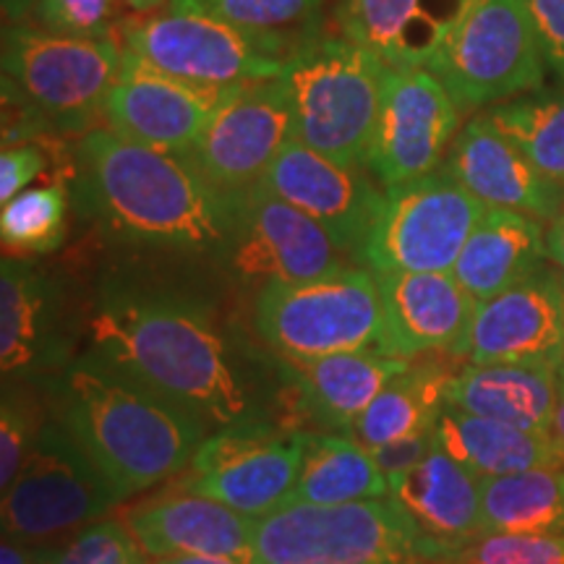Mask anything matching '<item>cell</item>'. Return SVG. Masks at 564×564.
I'll list each match as a JSON object with an SVG mask.
<instances>
[{
  "instance_id": "cell-39",
  "label": "cell",
  "mask_w": 564,
  "mask_h": 564,
  "mask_svg": "<svg viewBox=\"0 0 564 564\" xmlns=\"http://www.w3.org/2000/svg\"><path fill=\"white\" fill-rule=\"evenodd\" d=\"M45 171V152L32 141L3 147L0 154V202L9 204L30 188V183Z\"/></svg>"
},
{
  "instance_id": "cell-33",
  "label": "cell",
  "mask_w": 564,
  "mask_h": 564,
  "mask_svg": "<svg viewBox=\"0 0 564 564\" xmlns=\"http://www.w3.org/2000/svg\"><path fill=\"white\" fill-rule=\"evenodd\" d=\"M324 0H171V9L204 13L293 58L316 37Z\"/></svg>"
},
{
  "instance_id": "cell-40",
  "label": "cell",
  "mask_w": 564,
  "mask_h": 564,
  "mask_svg": "<svg viewBox=\"0 0 564 564\" xmlns=\"http://www.w3.org/2000/svg\"><path fill=\"white\" fill-rule=\"evenodd\" d=\"M436 449V426L429 429V432L408 436V440L384 444V447H373L371 455L377 460L379 470L394 489L403 478L411 474L415 465H421Z\"/></svg>"
},
{
  "instance_id": "cell-1",
  "label": "cell",
  "mask_w": 564,
  "mask_h": 564,
  "mask_svg": "<svg viewBox=\"0 0 564 564\" xmlns=\"http://www.w3.org/2000/svg\"><path fill=\"white\" fill-rule=\"evenodd\" d=\"M87 356L207 426L251 419V400L220 329L175 293L112 285L91 308Z\"/></svg>"
},
{
  "instance_id": "cell-19",
  "label": "cell",
  "mask_w": 564,
  "mask_h": 564,
  "mask_svg": "<svg viewBox=\"0 0 564 564\" xmlns=\"http://www.w3.org/2000/svg\"><path fill=\"white\" fill-rule=\"evenodd\" d=\"M70 337L63 288L51 270L32 259L0 262V369L3 379H32L66 369Z\"/></svg>"
},
{
  "instance_id": "cell-5",
  "label": "cell",
  "mask_w": 564,
  "mask_h": 564,
  "mask_svg": "<svg viewBox=\"0 0 564 564\" xmlns=\"http://www.w3.org/2000/svg\"><path fill=\"white\" fill-rule=\"evenodd\" d=\"M392 68L348 37H314L291 58L285 82L293 139L343 165L366 167Z\"/></svg>"
},
{
  "instance_id": "cell-45",
  "label": "cell",
  "mask_w": 564,
  "mask_h": 564,
  "mask_svg": "<svg viewBox=\"0 0 564 564\" xmlns=\"http://www.w3.org/2000/svg\"><path fill=\"white\" fill-rule=\"evenodd\" d=\"M123 3L137 13H152V11L162 9L165 3H171V0H123Z\"/></svg>"
},
{
  "instance_id": "cell-8",
  "label": "cell",
  "mask_w": 564,
  "mask_h": 564,
  "mask_svg": "<svg viewBox=\"0 0 564 564\" xmlns=\"http://www.w3.org/2000/svg\"><path fill=\"white\" fill-rule=\"evenodd\" d=\"M123 499L63 421L42 423L3 494V535L30 546H63Z\"/></svg>"
},
{
  "instance_id": "cell-37",
  "label": "cell",
  "mask_w": 564,
  "mask_h": 564,
  "mask_svg": "<svg viewBox=\"0 0 564 564\" xmlns=\"http://www.w3.org/2000/svg\"><path fill=\"white\" fill-rule=\"evenodd\" d=\"M118 3L123 0H37V26L66 37L116 40Z\"/></svg>"
},
{
  "instance_id": "cell-38",
  "label": "cell",
  "mask_w": 564,
  "mask_h": 564,
  "mask_svg": "<svg viewBox=\"0 0 564 564\" xmlns=\"http://www.w3.org/2000/svg\"><path fill=\"white\" fill-rule=\"evenodd\" d=\"M37 432L40 426L34 423L32 408L21 403V398L11 394L6 387L3 408H0V489L3 494L17 481Z\"/></svg>"
},
{
  "instance_id": "cell-7",
  "label": "cell",
  "mask_w": 564,
  "mask_h": 564,
  "mask_svg": "<svg viewBox=\"0 0 564 564\" xmlns=\"http://www.w3.org/2000/svg\"><path fill=\"white\" fill-rule=\"evenodd\" d=\"M253 327L288 361L384 352L382 295L373 272L340 270L303 282H272L253 303Z\"/></svg>"
},
{
  "instance_id": "cell-12",
  "label": "cell",
  "mask_w": 564,
  "mask_h": 564,
  "mask_svg": "<svg viewBox=\"0 0 564 564\" xmlns=\"http://www.w3.org/2000/svg\"><path fill=\"white\" fill-rule=\"evenodd\" d=\"M306 432H288L259 419H243L207 436L181 489L215 499L249 518H264L288 502L299 481Z\"/></svg>"
},
{
  "instance_id": "cell-14",
  "label": "cell",
  "mask_w": 564,
  "mask_h": 564,
  "mask_svg": "<svg viewBox=\"0 0 564 564\" xmlns=\"http://www.w3.org/2000/svg\"><path fill=\"white\" fill-rule=\"evenodd\" d=\"M460 121V105L432 70L392 68L366 171L384 188L440 171Z\"/></svg>"
},
{
  "instance_id": "cell-31",
  "label": "cell",
  "mask_w": 564,
  "mask_h": 564,
  "mask_svg": "<svg viewBox=\"0 0 564 564\" xmlns=\"http://www.w3.org/2000/svg\"><path fill=\"white\" fill-rule=\"evenodd\" d=\"M484 533L564 535V468L481 478Z\"/></svg>"
},
{
  "instance_id": "cell-2",
  "label": "cell",
  "mask_w": 564,
  "mask_h": 564,
  "mask_svg": "<svg viewBox=\"0 0 564 564\" xmlns=\"http://www.w3.org/2000/svg\"><path fill=\"white\" fill-rule=\"evenodd\" d=\"M70 183L79 207L112 238L217 257L228 246L230 204L188 154L97 126L76 141Z\"/></svg>"
},
{
  "instance_id": "cell-28",
  "label": "cell",
  "mask_w": 564,
  "mask_h": 564,
  "mask_svg": "<svg viewBox=\"0 0 564 564\" xmlns=\"http://www.w3.org/2000/svg\"><path fill=\"white\" fill-rule=\"evenodd\" d=\"M544 259V223L520 212L486 209L465 241L453 274L476 301H486L533 274Z\"/></svg>"
},
{
  "instance_id": "cell-25",
  "label": "cell",
  "mask_w": 564,
  "mask_h": 564,
  "mask_svg": "<svg viewBox=\"0 0 564 564\" xmlns=\"http://www.w3.org/2000/svg\"><path fill=\"white\" fill-rule=\"evenodd\" d=\"M411 361L379 350L337 352V356L288 361L282 358V377L299 394L303 415L329 432H350L373 400Z\"/></svg>"
},
{
  "instance_id": "cell-22",
  "label": "cell",
  "mask_w": 564,
  "mask_h": 564,
  "mask_svg": "<svg viewBox=\"0 0 564 564\" xmlns=\"http://www.w3.org/2000/svg\"><path fill=\"white\" fill-rule=\"evenodd\" d=\"M121 520L150 560L192 554L253 564L257 520L202 494L183 491L154 499L126 510Z\"/></svg>"
},
{
  "instance_id": "cell-6",
  "label": "cell",
  "mask_w": 564,
  "mask_h": 564,
  "mask_svg": "<svg viewBox=\"0 0 564 564\" xmlns=\"http://www.w3.org/2000/svg\"><path fill=\"white\" fill-rule=\"evenodd\" d=\"M253 564H432L394 499L285 502L253 523Z\"/></svg>"
},
{
  "instance_id": "cell-24",
  "label": "cell",
  "mask_w": 564,
  "mask_h": 564,
  "mask_svg": "<svg viewBox=\"0 0 564 564\" xmlns=\"http://www.w3.org/2000/svg\"><path fill=\"white\" fill-rule=\"evenodd\" d=\"M392 499L419 531L432 564L484 533L481 478L442 453L440 444L394 486Z\"/></svg>"
},
{
  "instance_id": "cell-13",
  "label": "cell",
  "mask_w": 564,
  "mask_h": 564,
  "mask_svg": "<svg viewBox=\"0 0 564 564\" xmlns=\"http://www.w3.org/2000/svg\"><path fill=\"white\" fill-rule=\"evenodd\" d=\"M230 238L223 259L238 280L259 285L303 282L348 270L329 232L264 183L228 196Z\"/></svg>"
},
{
  "instance_id": "cell-46",
  "label": "cell",
  "mask_w": 564,
  "mask_h": 564,
  "mask_svg": "<svg viewBox=\"0 0 564 564\" xmlns=\"http://www.w3.org/2000/svg\"><path fill=\"white\" fill-rule=\"evenodd\" d=\"M554 436L564 447V390L560 392V403H556V413H554Z\"/></svg>"
},
{
  "instance_id": "cell-15",
  "label": "cell",
  "mask_w": 564,
  "mask_h": 564,
  "mask_svg": "<svg viewBox=\"0 0 564 564\" xmlns=\"http://www.w3.org/2000/svg\"><path fill=\"white\" fill-rule=\"evenodd\" d=\"M293 139V102L285 76L249 84L215 112L188 152L217 194L236 196L264 183Z\"/></svg>"
},
{
  "instance_id": "cell-9",
  "label": "cell",
  "mask_w": 564,
  "mask_h": 564,
  "mask_svg": "<svg viewBox=\"0 0 564 564\" xmlns=\"http://www.w3.org/2000/svg\"><path fill=\"white\" fill-rule=\"evenodd\" d=\"M546 55L523 0H474L429 70L463 112L544 87Z\"/></svg>"
},
{
  "instance_id": "cell-4",
  "label": "cell",
  "mask_w": 564,
  "mask_h": 564,
  "mask_svg": "<svg viewBox=\"0 0 564 564\" xmlns=\"http://www.w3.org/2000/svg\"><path fill=\"white\" fill-rule=\"evenodd\" d=\"M123 66L121 40H82L11 24L3 30V147L34 133H89Z\"/></svg>"
},
{
  "instance_id": "cell-43",
  "label": "cell",
  "mask_w": 564,
  "mask_h": 564,
  "mask_svg": "<svg viewBox=\"0 0 564 564\" xmlns=\"http://www.w3.org/2000/svg\"><path fill=\"white\" fill-rule=\"evenodd\" d=\"M34 6H37V0H3V17L19 24L26 13L34 11Z\"/></svg>"
},
{
  "instance_id": "cell-3",
  "label": "cell",
  "mask_w": 564,
  "mask_h": 564,
  "mask_svg": "<svg viewBox=\"0 0 564 564\" xmlns=\"http://www.w3.org/2000/svg\"><path fill=\"white\" fill-rule=\"evenodd\" d=\"M61 421L126 499L183 474L209 426L82 356L63 369Z\"/></svg>"
},
{
  "instance_id": "cell-34",
  "label": "cell",
  "mask_w": 564,
  "mask_h": 564,
  "mask_svg": "<svg viewBox=\"0 0 564 564\" xmlns=\"http://www.w3.org/2000/svg\"><path fill=\"white\" fill-rule=\"evenodd\" d=\"M68 188L63 183L26 188L0 212L6 257L32 259L58 249L66 238Z\"/></svg>"
},
{
  "instance_id": "cell-16",
  "label": "cell",
  "mask_w": 564,
  "mask_h": 564,
  "mask_svg": "<svg viewBox=\"0 0 564 564\" xmlns=\"http://www.w3.org/2000/svg\"><path fill=\"white\" fill-rule=\"evenodd\" d=\"M241 89L183 82L123 51L121 76L112 84L102 121L139 144L188 154L215 112Z\"/></svg>"
},
{
  "instance_id": "cell-44",
  "label": "cell",
  "mask_w": 564,
  "mask_h": 564,
  "mask_svg": "<svg viewBox=\"0 0 564 564\" xmlns=\"http://www.w3.org/2000/svg\"><path fill=\"white\" fill-rule=\"evenodd\" d=\"M154 564H243V562L223 560V556H192V554H181V556H167V560H158Z\"/></svg>"
},
{
  "instance_id": "cell-41",
  "label": "cell",
  "mask_w": 564,
  "mask_h": 564,
  "mask_svg": "<svg viewBox=\"0 0 564 564\" xmlns=\"http://www.w3.org/2000/svg\"><path fill=\"white\" fill-rule=\"evenodd\" d=\"M544 47L549 68L564 84V0H523Z\"/></svg>"
},
{
  "instance_id": "cell-23",
  "label": "cell",
  "mask_w": 564,
  "mask_h": 564,
  "mask_svg": "<svg viewBox=\"0 0 564 564\" xmlns=\"http://www.w3.org/2000/svg\"><path fill=\"white\" fill-rule=\"evenodd\" d=\"M474 0H343L335 17L343 37L379 55L394 70L429 68Z\"/></svg>"
},
{
  "instance_id": "cell-26",
  "label": "cell",
  "mask_w": 564,
  "mask_h": 564,
  "mask_svg": "<svg viewBox=\"0 0 564 564\" xmlns=\"http://www.w3.org/2000/svg\"><path fill=\"white\" fill-rule=\"evenodd\" d=\"M562 364H468L449 379L447 405L525 432L554 434Z\"/></svg>"
},
{
  "instance_id": "cell-42",
  "label": "cell",
  "mask_w": 564,
  "mask_h": 564,
  "mask_svg": "<svg viewBox=\"0 0 564 564\" xmlns=\"http://www.w3.org/2000/svg\"><path fill=\"white\" fill-rule=\"evenodd\" d=\"M546 259L564 270V207L552 223L546 225Z\"/></svg>"
},
{
  "instance_id": "cell-36",
  "label": "cell",
  "mask_w": 564,
  "mask_h": 564,
  "mask_svg": "<svg viewBox=\"0 0 564 564\" xmlns=\"http://www.w3.org/2000/svg\"><path fill=\"white\" fill-rule=\"evenodd\" d=\"M436 564H564V535L481 533Z\"/></svg>"
},
{
  "instance_id": "cell-27",
  "label": "cell",
  "mask_w": 564,
  "mask_h": 564,
  "mask_svg": "<svg viewBox=\"0 0 564 564\" xmlns=\"http://www.w3.org/2000/svg\"><path fill=\"white\" fill-rule=\"evenodd\" d=\"M436 444L476 478L564 468V447L554 434L525 432L510 423L481 419L444 405L436 421Z\"/></svg>"
},
{
  "instance_id": "cell-21",
  "label": "cell",
  "mask_w": 564,
  "mask_h": 564,
  "mask_svg": "<svg viewBox=\"0 0 564 564\" xmlns=\"http://www.w3.org/2000/svg\"><path fill=\"white\" fill-rule=\"evenodd\" d=\"M486 209H510L552 223L564 194L535 171L531 160L494 126L486 112L457 131L444 165Z\"/></svg>"
},
{
  "instance_id": "cell-17",
  "label": "cell",
  "mask_w": 564,
  "mask_h": 564,
  "mask_svg": "<svg viewBox=\"0 0 564 564\" xmlns=\"http://www.w3.org/2000/svg\"><path fill=\"white\" fill-rule=\"evenodd\" d=\"M264 186L322 225L340 251L364 262L384 199V192L373 186L366 167L343 165L291 139L267 173Z\"/></svg>"
},
{
  "instance_id": "cell-10",
  "label": "cell",
  "mask_w": 564,
  "mask_h": 564,
  "mask_svg": "<svg viewBox=\"0 0 564 564\" xmlns=\"http://www.w3.org/2000/svg\"><path fill=\"white\" fill-rule=\"evenodd\" d=\"M484 212L447 167L387 188L364 264L371 272H453Z\"/></svg>"
},
{
  "instance_id": "cell-18",
  "label": "cell",
  "mask_w": 564,
  "mask_h": 564,
  "mask_svg": "<svg viewBox=\"0 0 564 564\" xmlns=\"http://www.w3.org/2000/svg\"><path fill=\"white\" fill-rule=\"evenodd\" d=\"M460 358L468 364L564 361V274L539 267L478 301Z\"/></svg>"
},
{
  "instance_id": "cell-20",
  "label": "cell",
  "mask_w": 564,
  "mask_h": 564,
  "mask_svg": "<svg viewBox=\"0 0 564 564\" xmlns=\"http://www.w3.org/2000/svg\"><path fill=\"white\" fill-rule=\"evenodd\" d=\"M382 295L384 352L392 358L447 350L457 356L478 301L453 272H373Z\"/></svg>"
},
{
  "instance_id": "cell-11",
  "label": "cell",
  "mask_w": 564,
  "mask_h": 564,
  "mask_svg": "<svg viewBox=\"0 0 564 564\" xmlns=\"http://www.w3.org/2000/svg\"><path fill=\"white\" fill-rule=\"evenodd\" d=\"M123 51L147 66L202 87H246L282 79L291 58L267 42L204 13L171 9L121 26Z\"/></svg>"
},
{
  "instance_id": "cell-35",
  "label": "cell",
  "mask_w": 564,
  "mask_h": 564,
  "mask_svg": "<svg viewBox=\"0 0 564 564\" xmlns=\"http://www.w3.org/2000/svg\"><path fill=\"white\" fill-rule=\"evenodd\" d=\"M42 564H152L123 520H100L68 544L45 549Z\"/></svg>"
},
{
  "instance_id": "cell-29",
  "label": "cell",
  "mask_w": 564,
  "mask_h": 564,
  "mask_svg": "<svg viewBox=\"0 0 564 564\" xmlns=\"http://www.w3.org/2000/svg\"><path fill=\"white\" fill-rule=\"evenodd\" d=\"M390 497L392 489L371 449L356 436L306 432V455L288 502L350 505Z\"/></svg>"
},
{
  "instance_id": "cell-32",
  "label": "cell",
  "mask_w": 564,
  "mask_h": 564,
  "mask_svg": "<svg viewBox=\"0 0 564 564\" xmlns=\"http://www.w3.org/2000/svg\"><path fill=\"white\" fill-rule=\"evenodd\" d=\"M486 116L564 194V84L494 105Z\"/></svg>"
},
{
  "instance_id": "cell-30",
  "label": "cell",
  "mask_w": 564,
  "mask_h": 564,
  "mask_svg": "<svg viewBox=\"0 0 564 564\" xmlns=\"http://www.w3.org/2000/svg\"><path fill=\"white\" fill-rule=\"evenodd\" d=\"M453 377L455 371L440 361H411L358 419L350 436L373 449L429 432L447 405V384Z\"/></svg>"
}]
</instances>
